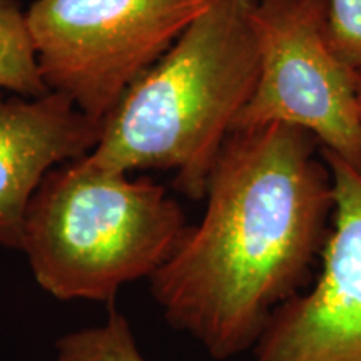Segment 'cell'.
Masks as SVG:
<instances>
[{"label":"cell","instance_id":"obj_6","mask_svg":"<svg viewBox=\"0 0 361 361\" xmlns=\"http://www.w3.org/2000/svg\"><path fill=\"white\" fill-rule=\"evenodd\" d=\"M333 183L322 271L271 316L252 361H361V168L319 147Z\"/></svg>","mask_w":361,"mask_h":361},{"label":"cell","instance_id":"obj_2","mask_svg":"<svg viewBox=\"0 0 361 361\" xmlns=\"http://www.w3.org/2000/svg\"><path fill=\"white\" fill-rule=\"evenodd\" d=\"M255 2L211 0L104 119L89 159L126 174L173 171L179 192L204 200L216 156L258 80Z\"/></svg>","mask_w":361,"mask_h":361},{"label":"cell","instance_id":"obj_7","mask_svg":"<svg viewBox=\"0 0 361 361\" xmlns=\"http://www.w3.org/2000/svg\"><path fill=\"white\" fill-rule=\"evenodd\" d=\"M102 126L59 94L25 97L0 89V246L20 250L25 209L40 180L90 154Z\"/></svg>","mask_w":361,"mask_h":361},{"label":"cell","instance_id":"obj_9","mask_svg":"<svg viewBox=\"0 0 361 361\" xmlns=\"http://www.w3.org/2000/svg\"><path fill=\"white\" fill-rule=\"evenodd\" d=\"M54 361H146L139 351L128 319L109 306L107 322L84 328L56 341Z\"/></svg>","mask_w":361,"mask_h":361},{"label":"cell","instance_id":"obj_1","mask_svg":"<svg viewBox=\"0 0 361 361\" xmlns=\"http://www.w3.org/2000/svg\"><path fill=\"white\" fill-rule=\"evenodd\" d=\"M314 135L233 129L211 168L204 214L149 278L171 326L224 361L256 345L322 255L333 183Z\"/></svg>","mask_w":361,"mask_h":361},{"label":"cell","instance_id":"obj_10","mask_svg":"<svg viewBox=\"0 0 361 361\" xmlns=\"http://www.w3.org/2000/svg\"><path fill=\"white\" fill-rule=\"evenodd\" d=\"M326 30L338 56L361 72V0H326Z\"/></svg>","mask_w":361,"mask_h":361},{"label":"cell","instance_id":"obj_8","mask_svg":"<svg viewBox=\"0 0 361 361\" xmlns=\"http://www.w3.org/2000/svg\"><path fill=\"white\" fill-rule=\"evenodd\" d=\"M0 89L25 97L49 92L19 0H0Z\"/></svg>","mask_w":361,"mask_h":361},{"label":"cell","instance_id":"obj_11","mask_svg":"<svg viewBox=\"0 0 361 361\" xmlns=\"http://www.w3.org/2000/svg\"><path fill=\"white\" fill-rule=\"evenodd\" d=\"M356 101H358V114L361 119V78H360V84H358V94H356Z\"/></svg>","mask_w":361,"mask_h":361},{"label":"cell","instance_id":"obj_5","mask_svg":"<svg viewBox=\"0 0 361 361\" xmlns=\"http://www.w3.org/2000/svg\"><path fill=\"white\" fill-rule=\"evenodd\" d=\"M252 25L259 72L233 129L286 124L361 168V72L331 47L326 0H256ZM231 129V130H233Z\"/></svg>","mask_w":361,"mask_h":361},{"label":"cell","instance_id":"obj_3","mask_svg":"<svg viewBox=\"0 0 361 361\" xmlns=\"http://www.w3.org/2000/svg\"><path fill=\"white\" fill-rule=\"evenodd\" d=\"M186 228L164 188L97 166L87 154L40 180L19 251L51 296L112 306L124 284L151 278L166 263Z\"/></svg>","mask_w":361,"mask_h":361},{"label":"cell","instance_id":"obj_4","mask_svg":"<svg viewBox=\"0 0 361 361\" xmlns=\"http://www.w3.org/2000/svg\"><path fill=\"white\" fill-rule=\"evenodd\" d=\"M211 0H34L25 8L49 92L104 121Z\"/></svg>","mask_w":361,"mask_h":361}]
</instances>
